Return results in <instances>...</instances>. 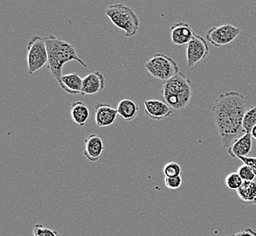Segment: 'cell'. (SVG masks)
Listing matches in <instances>:
<instances>
[{"mask_svg": "<svg viewBox=\"0 0 256 236\" xmlns=\"http://www.w3.org/2000/svg\"><path fill=\"white\" fill-rule=\"evenodd\" d=\"M246 99L237 91H228L218 96L212 106V116L222 148L229 149L244 134L242 120L246 112Z\"/></svg>", "mask_w": 256, "mask_h": 236, "instance_id": "1", "label": "cell"}, {"mask_svg": "<svg viewBox=\"0 0 256 236\" xmlns=\"http://www.w3.org/2000/svg\"><path fill=\"white\" fill-rule=\"evenodd\" d=\"M44 38L48 51V68L51 76L58 81V84L61 83V79L63 76V66L66 63L76 61L84 68L88 66V64L79 58L74 44L56 38L54 34H48Z\"/></svg>", "mask_w": 256, "mask_h": 236, "instance_id": "2", "label": "cell"}, {"mask_svg": "<svg viewBox=\"0 0 256 236\" xmlns=\"http://www.w3.org/2000/svg\"><path fill=\"white\" fill-rule=\"evenodd\" d=\"M164 102L174 110L186 108L192 98V81L184 73L164 82L162 88Z\"/></svg>", "mask_w": 256, "mask_h": 236, "instance_id": "3", "label": "cell"}, {"mask_svg": "<svg viewBox=\"0 0 256 236\" xmlns=\"http://www.w3.org/2000/svg\"><path fill=\"white\" fill-rule=\"evenodd\" d=\"M106 15L119 30L124 32L126 38L138 34L140 21L138 14L124 4H114L106 10Z\"/></svg>", "mask_w": 256, "mask_h": 236, "instance_id": "4", "label": "cell"}, {"mask_svg": "<svg viewBox=\"0 0 256 236\" xmlns=\"http://www.w3.org/2000/svg\"><path fill=\"white\" fill-rule=\"evenodd\" d=\"M148 73L154 78L166 82L180 73L179 66L174 59L170 56L158 53L144 64Z\"/></svg>", "mask_w": 256, "mask_h": 236, "instance_id": "5", "label": "cell"}, {"mask_svg": "<svg viewBox=\"0 0 256 236\" xmlns=\"http://www.w3.org/2000/svg\"><path fill=\"white\" fill-rule=\"evenodd\" d=\"M26 51L28 74H34L48 63V51L44 38L33 36L28 41Z\"/></svg>", "mask_w": 256, "mask_h": 236, "instance_id": "6", "label": "cell"}, {"mask_svg": "<svg viewBox=\"0 0 256 236\" xmlns=\"http://www.w3.org/2000/svg\"><path fill=\"white\" fill-rule=\"evenodd\" d=\"M241 33V30L237 26L226 24L220 26H214L207 31L206 40L216 48L230 44Z\"/></svg>", "mask_w": 256, "mask_h": 236, "instance_id": "7", "label": "cell"}, {"mask_svg": "<svg viewBox=\"0 0 256 236\" xmlns=\"http://www.w3.org/2000/svg\"><path fill=\"white\" fill-rule=\"evenodd\" d=\"M210 52L207 40L200 36L194 34L186 46V62L188 68H194L201 60L206 58Z\"/></svg>", "mask_w": 256, "mask_h": 236, "instance_id": "8", "label": "cell"}, {"mask_svg": "<svg viewBox=\"0 0 256 236\" xmlns=\"http://www.w3.org/2000/svg\"><path fill=\"white\" fill-rule=\"evenodd\" d=\"M144 106L148 118L156 121H161L164 118H169L172 114V109L168 104L158 99L146 100Z\"/></svg>", "mask_w": 256, "mask_h": 236, "instance_id": "9", "label": "cell"}, {"mask_svg": "<svg viewBox=\"0 0 256 236\" xmlns=\"http://www.w3.org/2000/svg\"><path fill=\"white\" fill-rule=\"evenodd\" d=\"M118 116V110L108 104L99 103L94 108V120L98 128L113 126Z\"/></svg>", "mask_w": 256, "mask_h": 236, "instance_id": "10", "label": "cell"}, {"mask_svg": "<svg viewBox=\"0 0 256 236\" xmlns=\"http://www.w3.org/2000/svg\"><path fill=\"white\" fill-rule=\"evenodd\" d=\"M84 158L90 162H98L103 156L104 144L102 138L96 134H91L84 140Z\"/></svg>", "mask_w": 256, "mask_h": 236, "instance_id": "11", "label": "cell"}, {"mask_svg": "<svg viewBox=\"0 0 256 236\" xmlns=\"http://www.w3.org/2000/svg\"><path fill=\"white\" fill-rule=\"evenodd\" d=\"M106 81L104 74L99 71H94L89 73L83 78V88L81 96L86 94H96L102 92L104 89Z\"/></svg>", "mask_w": 256, "mask_h": 236, "instance_id": "12", "label": "cell"}, {"mask_svg": "<svg viewBox=\"0 0 256 236\" xmlns=\"http://www.w3.org/2000/svg\"><path fill=\"white\" fill-rule=\"evenodd\" d=\"M252 146V136L251 133H244L232 143L227 152L232 158H247L251 152Z\"/></svg>", "mask_w": 256, "mask_h": 236, "instance_id": "13", "label": "cell"}, {"mask_svg": "<svg viewBox=\"0 0 256 236\" xmlns=\"http://www.w3.org/2000/svg\"><path fill=\"white\" fill-rule=\"evenodd\" d=\"M194 34L191 26L186 22H178L171 28V40L172 44L176 46L188 44Z\"/></svg>", "mask_w": 256, "mask_h": 236, "instance_id": "14", "label": "cell"}, {"mask_svg": "<svg viewBox=\"0 0 256 236\" xmlns=\"http://www.w3.org/2000/svg\"><path fill=\"white\" fill-rule=\"evenodd\" d=\"M60 88L70 94H81L82 88H83V78L76 73H70V74H63Z\"/></svg>", "mask_w": 256, "mask_h": 236, "instance_id": "15", "label": "cell"}, {"mask_svg": "<svg viewBox=\"0 0 256 236\" xmlns=\"http://www.w3.org/2000/svg\"><path fill=\"white\" fill-rule=\"evenodd\" d=\"M70 114L74 124L84 126L90 118L88 106L82 101H76L70 106Z\"/></svg>", "mask_w": 256, "mask_h": 236, "instance_id": "16", "label": "cell"}, {"mask_svg": "<svg viewBox=\"0 0 256 236\" xmlns=\"http://www.w3.org/2000/svg\"><path fill=\"white\" fill-rule=\"evenodd\" d=\"M118 113L120 118L126 121H133L139 113V108L136 102L129 98L122 99L118 106Z\"/></svg>", "mask_w": 256, "mask_h": 236, "instance_id": "17", "label": "cell"}, {"mask_svg": "<svg viewBox=\"0 0 256 236\" xmlns=\"http://www.w3.org/2000/svg\"><path fill=\"white\" fill-rule=\"evenodd\" d=\"M236 192L242 201L252 204L256 198V181L242 182Z\"/></svg>", "mask_w": 256, "mask_h": 236, "instance_id": "18", "label": "cell"}, {"mask_svg": "<svg viewBox=\"0 0 256 236\" xmlns=\"http://www.w3.org/2000/svg\"><path fill=\"white\" fill-rule=\"evenodd\" d=\"M256 126V106L247 109L242 120V128L244 133H251L252 130Z\"/></svg>", "mask_w": 256, "mask_h": 236, "instance_id": "19", "label": "cell"}, {"mask_svg": "<svg viewBox=\"0 0 256 236\" xmlns=\"http://www.w3.org/2000/svg\"><path fill=\"white\" fill-rule=\"evenodd\" d=\"M242 182H244L242 179L237 172H231L226 177V186L229 190L237 191L241 187Z\"/></svg>", "mask_w": 256, "mask_h": 236, "instance_id": "20", "label": "cell"}, {"mask_svg": "<svg viewBox=\"0 0 256 236\" xmlns=\"http://www.w3.org/2000/svg\"><path fill=\"white\" fill-rule=\"evenodd\" d=\"M162 172L166 177L180 176L182 172V168L180 164L176 162H168L162 169Z\"/></svg>", "mask_w": 256, "mask_h": 236, "instance_id": "21", "label": "cell"}, {"mask_svg": "<svg viewBox=\"0 0 256 236\" xmlns=\"http://www.w3.org/2000/svg\"><path fill=\"white\" fill-rule=\"evenodd\" d=\"M34 236H62L58 232L51 230L41 224H36L33 229Z\"/></svg>", "mask_w": 256, "mask_h": 236, "instance_id": "22", "label": "cell"}, {"mask_svg": "<svg viewBox=\"0 0 256 236\" xmlns=\"http://www.w3.org/2000/svg\"><path fill=\"white\" fill-rule=\"evenodd\" d=\"M238 174L241 176L244 182H252L256 179V174L252 172L251 168L247 166L246 164H244L238 168Z\"/></svg>", "mask_w": 256, "mask_h": 236, "instance_id": "23", "label": "cell"}, {"mask_svg": "<svg viewBox=\"0 0 256 236\" xmlns=\"http://www.w3.org/2000/svg\"><path fill=\"white\" fill-rule=\"evenodd\" d=\"M182 176L164 177V184L168 189L176 190L182 186Z\"/></svg>", "mask_w": 256, "mask_h": 236, "instance_id": "24", "label": "cell"}, {"mask_svg": "<svg viewBox=\"0 0 256 236\" xmlns=\"http://www.w3.org/2000/svg\"><path fill=\"white\" fill-rule=\"evenodd\" d=\"M244 164H246L247 166L251 168L252 172H254L256 176V156H247V158H239Z\"/></svg>", "mask_w": 256, "mask_h": 236, "instance_id": "25", "label": "cell"}, {"mask_svg": "<svg viewBox=\"0 0 256 236\" xmlns=\"http://www.w3.org/2000/svg\"><path fill=\"white\" fill-rule=\"evenodd\" d=\"M232 236H256V232L254 231L251 228H248L246 230L236 232V234H234Z\"/></svg>", "mask_w": 256, "mask_h": 236, "instance_id": "26", "label": "cell"}, {"mask_svg": "<svg viewBox=\"0 0 256 236\" xmlns=\"http://www.w3.org/2000/svg\"><path fill=\"white\" fill-rule=\"evenodd\" d=\"M251 134L252 136V138H254V139L256 140V126H254V129L252 130Z\"/></svg>", "mask_w": 256, "mask_h": 236, "instance_id": "27", "label": "cell"}, {"mask_svg": "<svg viewBox=\"0 0 256 236\" xmlns=\"http://www.w3.org/2000/svg\"><path fill=\"white\" fill-rule=\"evenodd\" d=\"M252 204H256V200H254V202H252Z\"/></svg>", "mask_w": 256, "mask_h": 236, "instance_id": "28", "label": "cell"}]
</instances>
